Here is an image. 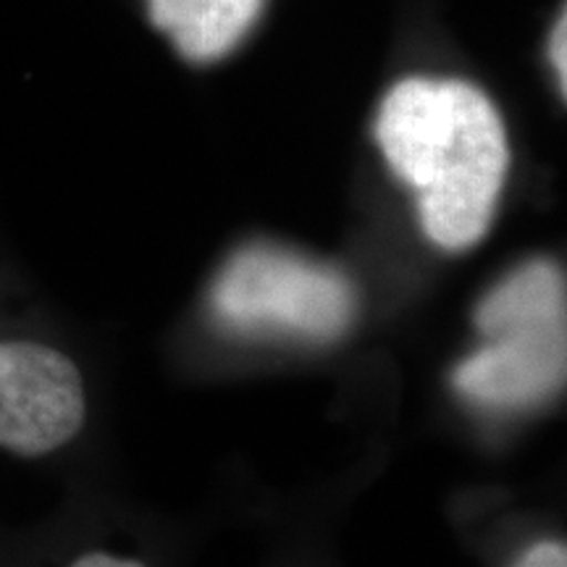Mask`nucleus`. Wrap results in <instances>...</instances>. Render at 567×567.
<instances>
[{
	"label": "nucleus",
	"mask_w": 567,
	"mask_h": 567,
	"mask_svg": "<svg viewBox=\"0 0 567 567\" xmlns=\"http://www.w3.org/2000/svg\"><path fill=\"white\" fill-rule=\"evenodd\" d=\"M375 140L415 189L431 243L465 250L484 237L509 166L505 124L484 92L457 80L400 82L381 103Z\"/></svg>",
	"instance_id": "f257e3e1"
},
{
	"label": "nucleus",
	"mask_w": 567,
	"mask_h": 567,
	"mask_svg": "<svg viewBox=\"0 0 567 567\" xmlns=\"http://www.w3.org/2000/svg\"><path fill=\"white\" fill-rule=\"evenodd\" d=\"M486 344L455 371V386L486 408H528L565 384V276L530 260L481 302Z\"/></svg>",
	"instance_id": "f03ea898"
},
{
	"label": "nucleus",
	"mask_w": 567,
	"mask_h": 567,
	"mask_svg": "<svg viewBox=\"0 0 567 567\" xmlns=\"http://www.w3.org/2000/svg\"><path fill=\"white\" fill-rule=\"evenodd\" d=\"M210 302L234 331L310 342L342 337L358 308L342 274L271 245L234 255L213 284Z\"/></svg>",
	"instance_id": "7ed1b4c3"
},
{
	"label": "nucleus",
	"mask_w": 567,
	"mask_h": 567,
	"mask_svg": "<svg viewBox=\"0 0 567 567\" xmlns=\"http://www.w3.org/2000/svg\"><path fill=\"white\" fill-rule=\"evenodd\" d=\"M87 396L80 368L40 342H0V450L42 457L82 431Z\"/></svg>",
	"instance_id": "20e7f679"
},
{
	"label": "nucleus",
	"mask_w": 567,
	"mask_h": 567,
	"mask_svg": "<svg viewBox=\"0 0 567 567\" xmlns=\"http://www.w3.org/2000/svg\"><path fill=\"white\" fill-rule=\"evenodd\" d=\"M260 6L264 0H147L153 24L193 61L229 53L250 30Z\"/></svg>",
	"instance_id": "39448f33"
},
{
	"label": "nucleus",
	"mask_w": 567,
	"mask_h": 567,
	"mask_svg": "<svg viewBox=\"0 0 567 567\" xmlns=\"http://www.w3.org/2000/svg\"><path fill=\"white\" fill-rule=\"evenodd\" d=\"M515 567H567L565 544L559 542H542L530 547L526 555L517 559Z\"/></svg>",
	"instance_id": "423d86ee"
},
{
	"label": "nucleus",
	"mask_w": 567,
	"mask_h": 567,
	"mask_svg": "<svg viewBox=\"0 0 567 567\" xmlns=\"http://www.w3.org/2000/svg\"><path fill=\"white\" fill-rule=\"evenodd\" d=\"M69 567H147V565H142L140 559L113 557L109 551H87V555L74 559Z\"/></svg>",
	"instance_id": "0eeeda50"
},
{
	"label": "nucleus",
	"mask_w": 567,
	"mask_h": 567,
	"mask_svg": "<svg viewBox=\"0 0 567 567\" xmlns=\"http://www.w3.org/2000/svg\"><path fill=\"white\" fill-rule=\"evenodd\" d=\"M551 63H555L557 74H559V87L565 92V13L557 19L555 27V38H551Z\"/></svg>",
	"instance_id": "6e6552de"
}]
</instances>
